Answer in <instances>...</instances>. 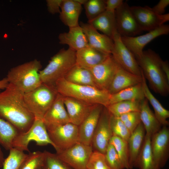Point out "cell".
<instances>
[{"mask_svg": "<svg viewBox=\"0 0 169 169\" xmlns=\"http://www.w3.org/2000/svg\"><path fill=\"white\" fill-rule=\"evenodd\" d=\"M24 94L9 83L0 92V118L11 124L19 133L27 131L35 119L26 105Z\"/></svg>", "mask_w": 169, "mask_h": 169, "instance_id": "cell-1", "label": "cell"}, {"mask_svg": "<svg viewBox=\"0 0 169 169\" xmlns=\"http://www.w3.org/2000/svg\"><path fill=\"white\" fill-rule=\"evenodd\" d=\"M136 59L152 90L161 96H167L169 93V81L163 71L162 60L158 54L148 49L143 51L141 56Z\"/></svg>", "mask_w": 169, "mask_h": 169, "instance_id": "cell-2", "label": "cell"}, {"mask_svg": "<svg viewBox=\"0 0 169 169\" xmlns=\"http://www.w3.org/2000/svg\"><path fill=\"white\" fill-rule=\"evenodd\" d=\"M54 85L58 93L64 97L101 105L105 107L109 105L111 95L107 90L94 86L74 84L64 78L57 80Z\"/></svg>", "mask_w": 169, "mask_h": 169, "instance_id": "cell-3", "label": "cell"}, {"mask_svg": "<svg viewBox=\"0 0 169 169\" xmlns=\"http://www.w3.org/2000/svg\"><path fill=\"white\" fill-rule=\"evenodd\" d=\"M42 67L41 62L35 59L11 68L6 77L9 83L26 93L42 83L39 74Z\"/></svg>", "mask_w": 169, "mask_h": 169, "instance_id": "cell-4", "label": "cell"}, {"mask_svg": "<svg viewBox=\"0 0 169 169\" xmlns=\"http://www.w3.org/2000/svg\"><path fill=\"white\" fill-rule=\"evenodd\" d=\"M76 64V51L69 49H61L51 58L49 63L39 72L42 83L54 85L58 79L64 78Z\"/></svg>", "mask_w": 169, "mask_h": 169, "instance_id": "cell-5", "label": "cell"}, {"mask_svg": "<svg viewBox=\"0 0 169 169\" xmlns=\"http://www.w3.org/2000/svg\"><path fill=\"white\" fill-rule=\"evenodd\" d=\"M55 85L42 83L34 90L24 94L26 105L36 118L43 119L58 94Z\"/></svg>", "mask_w": 169, "mask_h": 169, "instance_id": "cell-6", "label": "cell"}, {"mask_svg": "<svg viewBox=\"0 0 169 169\" xmlns=\"http://www.w3.org/2000/svg\"><path fill=\"white\" fill-rule=\"evenodd\" d=\"M32 141L39 146L50 144L54 148L43 119L35 118L32 125L27 131L19 133L16 137L13 142V147L23 151H29L28 145Z\"/></svg>", "mask_w": 169, "mask_h": 169, "instance_id": "cell-7", "label": "cell"}, {"mask_svg": "<svg viewBox=\"0 0 169 169\" xmlns=\"http://www.w3.org/2000/svg\"><path fill=\"white\" fill-rule=\"evenodd\" d=\"M56 151L67 149L79 142V126L70 122L45 125Z\"/></svg>", "mask_w": 169, "mask_h": 169, "instance_id": "cell-8", "label": "cell"}, {"mask_svg": "<svg viewBox=\"0 0 169 169\" xmlns=\"http://www.w3.org/2000/svg\"><path fill=\"white\" fill-rule=\"evenodd\" d=\"M93 151L91 146L78 142L64 150H58V157L73 169H87Z\"/></svg>", "mask_w": 169, "mask_h": 169, "instance_id": "cell-9", "label": "cell"}, {"mask_svg": "<svg viewBox=\"0 0 169 169\" xmlns=\"http://www.w3.org/2000/svg\"><path fill=\"white\" fill-rule=\"evenodd\" d=\"M112 39L114 45L111 54L115 61L125 70L141 76V70L136 58L123 44L117 31L115 33Z\"/></svg>", "mask_w": 169, "mask_h": 169, "instance_id": "cell-10", "label": "cell"}, {"mask_svg": "<svg viewBox=\"0 0 169 169\" xmlns=\"http://www.w3.org/2000/svg\"><path fill=\"white\" fill-rule=\"evenodd\" d=\"M130 8L138 26L142 31L149 32L169 20V13L158 14L148 6H133Z\"/></svg>", "mask_w": 169, "mask_h": 169, "instance_id": "cell-11", "label": "cell"}, {"mask_svg": "<svg viewBox=\"0 0 169 169\" xmlns=\"http://www.w3.org/2000/svg\"><path fill=\"white\" fill-rule=\"evenodd\" d=\"M151 148L155 163L159 169L165 165L169 157V129L163 126L152 136Z\"/></svg>", "mask_w": 169, "mask_h": 169, "instance_id": "cell-12", "label": "cell"}, {"mask_svg": "<svg viewBox=\"0 0 169 169\" xmlns=\"http://www.w3.org/2000/svg\"><path fill=\"white\" fill-rule=\"evenodd\" d=\"M110 114L104 107L95 131L91 146L93 151L104 154L113 136L110 124Z\"/></svg>", "mask_w": 169, "mask_h": 169, "instance_id": "cell-13", "label": "cell"}, {"mask_svg": "<svg viewBox=\"0 0 169 169\" xmlns=\"http://www.w3.org/2000/svg\"><path fill=\"white\" fill-rule=\"evenodd\" d=\"M115 13L117 30L121 36H135L142 31L126 2H123L115 10Z\"/></svg>", "mask_w": 169, "mask_h": 169, "instance_id": "cell-14", "label": "cell"}, {"mask_svg": "<svg viewBox=\"0 0 169 169\" xmlns=\"http://www.w3.org/2000/svg\"><path fill=\"white\" fill-rule=\"evenodd\" d=\"M169 33V25L164 24L145 34L137 36H121V39L124 45L137 59L142 55L143 49L147 44L156 38L167 34Z\"/></svg>", "mask_w": 169, "mask_h": 169, "instance_id": "cell-15", "label": "cell"}, {"mask_svg": "<svg viewBox=\"0 0 169 169\" xmlns=\"http://www.w3.org/2000/svg\"><path fill=\"white\" fill-rule=\"evenodd\" d=\"M119 67L110 54L103 62L90 69L97 88L107 91Z\"/></svg>", "mask_w": 169, "mask_h": 169, "instance_id": "cell-16", "label": "cell"}, {"mask_svg": "<svg viewBox=\"0 0 169 169\" xmlns=\"http://www.w3.org/2000/svg\"><path fill=\"white\" fill-rule=\"evenodd\" d=\"M64 101L70 122L79 126L98 104L64 97Z\"/></svg>", "mask_w": 169, "mask_h": 169, "instance_id": "cell-17", "label": "cell"}, {"mask_svg": "<svg viewBox=\"0 0 169 169\" xmlns=\"http://www.w3.org/2000/svg\"><path fill=\"white\" fill-rule=\"evenodd\" d=\"M79 25L86 37L89 46L111 54L114 45L111 38L104 34L100 33L88 23L80 22Z\"/></svg>", "mask_w": 169, "mask_h": 169, "instance_id": "cell-18", "label": "cell"}, {"mask_svg": "<svg viewBox=\"0 0 169 169\" xmlns=\"http://www.w3.org/2000/svg\"><path fill=\"white\" fill-rule=\"evenodd\" d=\"M98 104L79 126V142L91 146L93 135L104 107Z\"/></svg>", "mask_w": 169, "mask_h": 169, "instance_id": "cell-19", "label": "cell"}, {"mask_svg": "<svg viewBox=\"0 0 169 169\" xmlns=\"http://www.w3.org/2000/svg\"><path fill=\"white\" fill-rule=\"evenodd\" d=\"M43 120L45 125H60L70 122L62 95L58 93L44 115Z\"/></svg>", "mask_w": 169, "mask_h": 169, "instance_id": "cell-20", "label": "cell"}, {"mask_svg": "<svg viewBox=\"0 0 169 169\" xmlns=\"http://www.w3.org/2000/svg\"><path fill=\"white\" fill-rule=\"evenodd\" d=\"M110 54L89 45L76 52V65L90 69L103 62Z\"/></svg>", "mask_w": 169, "mask_h": 169, "instance_id": "cell-21", "label": "cell"}, {"mask_svg": "<svg viewBox=\"0 0 169 169\" xmlns=\"http://www.w3.org/2000/svg\"><path fill=\"white\" fill-rule=\"evenodd\" d=\"M142 77L131 73L120 65L107 91L111 95L142 82Z\"/></svg>", "mask_w": 169, "mask_h": 169, "instance_id": "cell-22", "label": "cell"}, {"mask_svg": "<svg viewBox=\"0 0 169 169\" xmlns=\"http://www.w3.org/2000/svg\"><path fill=\"white\" fill-rule=\"evenodd\" d=\"M69 28L68 32L59 34V44L67 45L69 48L76 52L89 46L86 37L79 25Z\"/></svg>", "mask_w": 169, "mask_h": 169, "instance_id": "cell-23", "label": "cell"}, {"mask_svg": "<svg viewBox=\"0 0 169 169\" xmlns=\"http://www.w3.org/2000/svg\"><path fill=\"white\" fill-rule=\"evenodd\" d=\"M146 133L141 122L131 134L127 141L129 153V169L135 167L143 147Z\"/></svg>", "mask_w": 169, "mask_h": 169, "instance_id": "cell-24", "label": "cell"}, {"mask_svg": "<svg viewBox=\"0 0 169 169\" xmlns=\"http://www.w3.org/2000/svg\"><path fill=\"white\" fill-rule=\"evenodd\" d=\"M82 8V5L74 0H63L60 6V19L69 28L79 25V19Z\"/></svg>", "mask_w": 169, "mask_h": 169, "instance_id": "cell-25", "label": "cell"}, {"mask_svg": "<svg viewBox=\"0 0 169 169\" xmlns=\"http://www.w3.org/2000/svg\"><path fill=\"white\" fill-rule=\"evenodd\" d=\"M88 23L112 39L115 33L117 32L115 12L105 10Z\"/></svg>", "mask_w": 169, "mask_h": 169, "instance_id": "cell-26", "label": "cell"}, {"mask_svg": "<svg viewBox=\"0 0 169 169\" xmlns=\"http://www.w3.org/2000/svg\"><path fill=\"white\" fill-rule=\"evenodd\" d=\"M140 114L141 122L144 126L146 134L151 137L162 126L150 109L148 102L146 98L141 101Z\"/></svg>", "mask_w": 169, "mask_h": 169, "instance_id": "cell-27", "label": "cell"}, {"mask_svg": "<svg viewBox=\"0 0 169 169\" xmlns=\"http://www.w3.org/2000/svg\"><path fill=\"white\" fill-rule=\"evenodd\" d=\"M141 75V83L145 98L153 107L154 114L161 125L168 126L169 122L167 119L169 117V111L163 106L151 92L142 72Z\"/></svg>", "mask_w": 169, "mask_h": 169, "instance_id": "cell-28", "label": "cell"}, {"mask_svg": "<svg viewBox=\"0 0 169 169\" xmlns=\"http://www.w3.org/2000/svg\"><path fill=\"white\" fill-rule=\"evenodd\" d=\"M64 78L67 81L76 84L97 88L90 70L76 64L68 72Z\"/></svg>", "mask_w": 169, "mask_h": 169, "instance_id": "cell-29", "label": "cell"}, {"mask_svg": "<svg viewBox=\"0 0 169 169\" xmlns=\"http://www.w3.org/2000/svg\"><path fill=\"white\" fill-rule=\"evenodd\" d=\"M141 82L111 95L109 105L121 101L143 100L145 97Z\"/></svg>", "mask_w": 169, "mask_h": 169, "instance_id": "cell-30", "label": "cell"}, {"mask_svg": "<svg viewBox=\"0 0 169 169\" xmlns=\"http://www.w3.org/2000/svg\"><path fill=\"white\" fill-rule=\"evenodd\" d=\"M151 136L146 134L144 143L135 167L139 169H159L154 161L151 148Z\"/></svg>", "mask_w": 169, "mask_h": 169, "instance_id": "cell-31", "label": "cell"}, {"mask_svg": "<svg viewBox=\"0 0 169 169\" xmlns=\"http://www.w3.org/2000/svg\"><path fill=\"white\" fill-rule=\"evenodd\" d=\"M141 101H121L110 104L105 107L111 115L119 117L121 115L126 113L140 111Z\"/></svg>", "mask_w": 169, "mask_h": 169, "instance_id": "cell-32", "label": "cell"}, {"mask_svg": "<svg viewBox=\"0 0 169 169\" xmlns=\"http://www.w3.org/2000/svg\"><path fill=\"white\" fill-rule=\"evenodd\" d=\"M19 133L11 124L0 118V145L6 150L13 148V140Z\"/></svg>", "mask_w": 169, "mask_h": 169, "instance_id": "cell-33", "label": "cell"}, {"mask_svg": "<svg viewBox=\"0 0 169 169\" xmlns=\"http://www.w3.org/2000/svg\"><path fill=\"white\" fill-rule=\"evenodd\" d=\"M9 151V154L4 162L3 169H20L28 154L13 147Z\"/></svg>", "mask_w": 169, "mask_h": 169, "instance_id": "cell-34", "label": "cell"}, {"mask_svg": "<svg viewBox=\"0 0 169 169\" xmlns=\"http://www.w3.org/2000/svg\"><path fill=\"white\" fill-rule=\"evenodd\" d=\"M109 143L112 144L115 148L125 169H129V153L127 141L113 135Z\"/></svg>", "mask_w": 169, "mask_h": 169, "instance_id": "cell-35", "label": "cell"}, {"mask_svg": "<svg viewBox=\"0 0 169 169\" xmlns=\"http://www.w3.org/2000/svg\"><path fill=\"white\" fill-rule=\"evenodd\" d=\"M83 5L88 22L93 20L105 10L104 0H87Z\"/></svg>", "mask_w": 169, "mask_h": 169, "instance_id": "cell-36", "label": "cell"}, {"mask_svg": "<svg viewBox=\"0 0 169 169\" xmlns=\"http://www.w3.org/2000/svg\"><path fill=\"white\" fill-rule=\"evenodd\" d=\"M44 158L43 167L44 169H73L60 159L56 153L46 151H43Z\"/></svg>", "mask_w": 169, "mask_h": 169, "instance_id": "cell-37", "label": "cell"}, {"mask_svg": "<svg viewBox=\"0 0 169 169\" xmlns=\"http://www.w3.org/2000/svg\"><path fill=\"white\" fill-rule=\"evenodd\" d=\"M44 158V152L37 151L29 152L20 169H38L43 167Z\"/></svg>", "mask_w": 169, "mask_h": 169, "instance_id": "cell-38", "label": "cell"}, {"mask_svg": "<svg viewBox=\"0 0 169 169\" xmlns=\"http://www.w3.org/2000/svg\"><path fill=\"white\" fill-rule=\"evenodd\" d=\"M110 124L113 135L128 141L131 134L124 123L118 117L110 114Z\"/></svg>", "mask_w": 169, "mask_h": 169, "instance_id": "cell-39", "label": "cell"}, {"mask_svg": "<svg viewBox=\"0 0 169 169\" xmlns=\"http://www.w3.org/2000/svg\"><path fill=\"white\" fill-rule=\"evenodd\" d=\"M105 161L112 169H125L113 145L109 143L104 154Z\"/></svg>", "mask_w": 169, "mask_h": 169, "instance_id": "cell-40", "label": "cell"}, {"mask_svg": "<svg viewBox=\"0 0 169 169\" xmlns=\"http://www.w3.org/2000/svg\"><path fill=\"white\" fill-rule=\"evenodd\" d=\"M87 169H112L107 164L104 154L93 151L87 166Z\"/></svg>", "mask_w": 169, "mask_h": 169, "instance_id": "cell-41", "label": "cell"}, {"mask_svg": "<svg viewBox=\"0 0 169 169\" xmlns=\"http://www.w3.org/2000/svg\"><path fill=\"white\" fill-rule=\"evenodd\" d=\"M63 0H47L46 1L48 11L52 14L59 13Z\"/></svg>", "mask_w": 169, "mask_h": 169, "instance_id": "cell-42", "label": "cell"}, {"mask_svg": "<svg viewBox=\"0 0 169 169\" xmlns=\"http://www.w3.org/2000/svg\"><path fill=\"white\" fill-rule=\"evenodd\" d=\"M141 122L140 114L139 115L123 123L131 134Z\"/></svg>", "mask_w": 169, "mask_h": 169, "instance_id": "cell-43", "label": "cell"}, {"mask_svg": "<svg viewBox=\"0 0 169 169\" xmlns=\"http://www.w3.org/2000/svg\"><path fill=\"white\" fill-rule=\"evenodd\" d=\"M169 4V0H160L156 5L151 8L156 13L163 15L164 14L165 9Z\"/></svg>", "mask_w": 169, "mask_h": 169, "instance_id": "cell-44", "label": "cell"}, {"mask_svg": "<svg viewBox=\"0 0 169 169\" xmlns=\"http://www.w3.org/2000/svg\"><path fill=\"white\" fill-rule=\"evenodd\" d=\"M123 2L122 0H105V10L114 12L116 9L122 5Z\"/></svg>", "mask_w": 169, "mask_h": 169, "instance_id": "cell-45", "label": "cell"}, {"mask_svg": "<svg viewBox=\"0 0 169 169\" xmlns=\"http://www.w3.org/2000/svg\"><path fill=\"white\" fill-rule=\"evenodd\" d=\"M140 115V111H133L126 113L120 115L118 117L123 122L133 119Z\"/></svg>", "mask_w": 169, "mask_h": 169, "instance_id": "cell-46", "label": "cell"}, {"mask_svg": "<svg viewBox=\"0 0 169 169\" xmlns=\"http://www.w3.org/2000/svg\"><path fill=\"white\" fill-rule=\"evenodd\" d=\"M161 65L163 71L169 81V64L168 61L162 60Z\"/></svg>", "mask_w": 169, "mask_h": 169, "instance_id": "cell-47", "label": "cell"}, {"mask_svg": "<svg viewBox=\"0 0 169 169\" xmlns=\"http://www.w3.org/2000/svg\"><path fill=\"white\" fill-rule=\"evenodd\" d=\"M9 82L7 77L0 80V92L1 90H4L8 86Z\"/></svg>", "mask_w": 169, "mask_h": 169, "instance_id": "cell-48", "label": "cell"}, {"mask_svg": "<svg viewBox=\"0 0 169 169\" xmlns=\"http://www.w3.org/2000/svg\"><path fill=\"white\" fill-rule=\"evenodd\" d=\"M5 159L4 154L0 146V168L3 167Z\"/></svg>", "mask_w": 169, "mask_h": 169, "instance_id": "cell-49", "label": "cell"}, {"mask_svg": "<svg viewBox=\"0 0 169 169\" xmlns=\"http://www.w3.org/2000/svg\"><path fill=\"white\" fill-rule=\"evenodd\" d=\"M87 0H74V1L81 5H84Z\"/></svg>", "mask_w": 169, "mask_h": 169, "instance_id": "cell-50", "label": "cell"}, {"mask_svg": "<svg viewBox=\"0 0 169 169\" xmlns=\"http://www.w3.org/2000/svg\"><path fill=\"white\" fill-rule=\"evenodd\" d=\"M38 169H44L43 167L39 168Z\"/></svg>", "mask_w": 169, "mask_h": 169, "instance_id": "cell-51", "label": "cell"}]
</instances>
